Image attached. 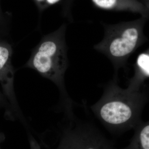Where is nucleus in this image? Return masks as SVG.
<instances>
[{
	"label": "nucleus",
	"instance_id": "2",
	"mask_svg": "<svg viewBox=\"0 0 149 149\" xmlns=\"http://www.w3.org/2000/svg\"><path fill=\"white\" fill-rule=\"evenodd\" d=\"M66 28V25L63 24L57 30L43 37L24 65L55 84L60 93V106L70 105L73 103L65 85V74L68 65Z\"/></svg>",
	"mask_w": 149,
	"mask_h": 149
},
{
	"label": "nucleus",
	"instance_id": "10",
	"mask_svg": "<svg viewBox=\"0 0 149 149\" xmlns=\"http://www.w3.org/2000/svg\"><path fill=\"white\" fill-rule=\"evenodd\" d=\"M6 24L7 22H5L4 18L0 12V35L3 34V32L5 30Z\"/></svg>",
	"mask_w": 149,
	"mask_h": 149
},
{
	"label": "nucleus",
	"instance_id": "1",
	"mask_svg": "<svg viewBox=\"0 0 149 149\" xmlns=\"http://www.w3.org/2000/svg\"><path fill=\"white\" fill-rule=\"evenodd\" d=\"M147 102L146 95L141 91L122 89L113 80L91 108L107 129L117 135L135 129L142 122L141 114Z\"/></svg>",
	"mask_w": 149,
	"mask_h": 149
},
{
	"label": "nucleus",
	"instance_id": "6",
	"mask_svg": "<svg viewBox=\"0 0 149 149\" xmlns=\"http://www.w3.org/2000/svg\"><path fill=\"white\" fill-rule=\"evenodd\" d=\"M94 5L107 10L126 11L139 13L148 18L149 8L140 0H91Z\"/></svg>",
	"mask_w": 149,
	"mask_h": 149
},
{
	"label": "nucleus",
	"instance_id": "5",
	"mask_svg": "<svg viewBox=\"0 0 149 149\" xmlns=\"http://www.w3.org/2000/svg\"><path fill=\"white\" fill-rule=\"evenodd\" d=\"M12 54L10 44L0 40V83L3 93L10 105V120L18 119L25 125L27 123L19 106L15 92V71L11 62Z\"/></svg>",
	"mask_w": 149,
	"mask_h": 149
},
{
	"label": "nucleus",
	"instance_id": "12",
	"mask_svg": "<svg viewBox=\"0 0 149 149\" xmlns=\"http://www.w3.org/2000/svg\"><path fill=\"white\" fill-rule=\"evenodd\" d=\"M1 137V133H0V138Z\"/></svg>",
	"mask_w": 149,
	"mask_h": 149
},
{
	"label": "nucleus",
	"instance_id": "8",
	"mask_svg": "<svg viewBox=\"0 0 149 149\" xmlns=\"http://www.w3.org/2000/svg\"><path fill=\"white\" fill-rule=\"evenodd\" d=\"M134 129L130 143L120 149H149V123L142 122Z\"/></svg>",
	"mask_w": 149,
	"mask_h": 149
},
{
	"label": "nucleus",
	"instance_id": "4",
	"mask_svg": "<svg viewBox=\"0 0 149 149\" xmlns=\"http://www.w3.org/2000/svg\"><path fill=\"white\" fill-rule=\"evenodd\" d=\"M64 114L57 124L63 134L59 149H116L93 122L77 118L73 111Z\"/></svg>",
	"mask_w": 149,
	"mask_h": 149
},
{
	"label": "nucleus",
	"instance_id": "3",
	"mask_svg": "<svg viewBox=\"0 0 149 149\" xmlns=\"http://www.w3.org/2000/svg\"><path fill=\"white\" fill-rule=\"evenodd\" d=\"M147 18H141L105 27L103 40L95 46L97 50L111 61L115 69L125 66L130 56L146 41L144 25Z\"/></svg>",
	"mask_w": 149,
	"mask_h": 149
},
{
	"label": "nucleus",
	"instance_id": "11",
	"mask_svg": "<svg viewBox=\"0 0 149 149\" xmlns=\"http://www.w3.org/2000/svg\"><path fill=\"white\" fill-rule=\"evenodd\" d=\"M46 3L48 5H53L59 2L61 0H45Z\"/></svg>",
	"mask_w": 149,
	"mask_h": 149
},
{
	"label": "nucleus",
	"instance_id": "7",
	"mask_svg": "<svg viewBox=\"0 0 149 149\" xmlns=\"http://www.w3.org/2000/svg\"><path fill=\"white\" fill-rule=\"evenodd\" d=\"M135 70V74L130 80L128 88L135 91H141V87L144 81L149 77L148 50L142 53L138 56Z\"/></svg>",
	"mask_w": 149,
	"mask_h": 149
},
{
	"label": "nucleus",
	"instance_id": "9",
	"mask_svg": "<svg viewBox=\"0 0 149 149\" xmlns=\"http://www.w3.org/2000/svg\"><path fill=\"white\" fill-rule=\"evenodd\" d=\"M4 109V116L6 119H10V107L3 93L0 91V109Z\"/></svg>",
	"mask_w": 149,
	"mask_h": 149
}]
</instances>
